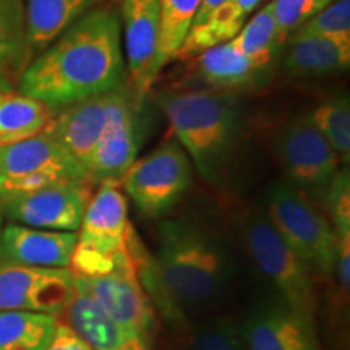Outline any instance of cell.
<instances>
[{
  "instance_id": "6da1fadb",
  "label": "cell",
  "mask_w": 350,
  "mask_h": 350,
  "mask_svg": "<svg viewBox=\"0 0 350 350\" xmlns=\"http://www.w3.org/2000/svg\"><path fill=\"white\" fill-rule=\"evenodd\" d=\"M120 18L93 8L64 31L20 75V93L59 112L70 104L106 94L125 83Z\"/></svg>"
},
{
  "instance_id": "9c48e42d",
  "label": "cell",
  "mask_w": 350,
  "mask_h": 350,
  "mask_svg": "<svg viewBox=\"0 0 350 350\" xmlns=\"http://www.w3.org/2000/svg\"><path fill=\"white\" fill-rule=\"evenodd\" d=\"M274 146L287 180L317 204L323 203L340 161L308 117H299L284 125Z\"/></svg>"
},
{
  "instance_id": "8992f818",
  "label": "cell",
  "mask_w": 350,
  "mask_h": 350,
  "mask_svg": "<svg viewBox=\"0 0 350 350\" xmlns=\"http://www.w3.org/2000/svg\"><path fill=\"white\" fill-rule=\"evenodd\" d=\"M240 237L247 255L273 286L278 299L301 317L314 319L317 279L271 224L265 209L253 208L243 213Z\"/></svg>"
},
{
  "instance_id": "e575fe53",
  "label": "cell",
  "mask_w": 350,
  "mask_h": 350,
  "mask_svg": "<svg viewBox=\"0 0 350 350\" xmlns=\"http://www.w3.org/2000/svg\"><path fill=\"white\" fill-rule=\"evenodd\" d=\"M3 204L2 201H0V240H2V230H3Z\"/></svg>"
},
{
  "instance_id": "1f68e13d",
  "label": "cell",
  "mask_w": 350,
  "mask_h": 350,
  "mask_svg": "<svg viewBox=\"0 0 350 350\" xmlns=\"http://www.w3.org/2000/svg\"><path fill=\"white\" fill-rule=\"evenodd\" d=\"M323 204L338 237L350 235V175L349 169H339L327 187Z\"/></svg>"
},
{
  "instance_id": "d6a6232c",
  "label": "cell",
  "mask_w": 350,
  "mask_h": 350,
  "mask_svg": "<svg viewBox=\"0 0 350 350\" xmlns=\"http://www.w3.org/2000/svg\"><path fill=\"white\" fill-rule=\"evenodd\" d=\"M44 350H93L67 323H57L54 336Z\"/></svg>"
},
{
  "instance_id": "7a4b0ae2",
  "label": "cell",
  "mask_w": 350,
  "mask_h": 350,
  "mask_svg": "<svg viewBox=\"0 0 350 350\" xmlns=\"http://www.w3.org/2000/svg\"><path fill=\"white\" fill-rule=\"evenodd\" d=\"M170 300L185 314L214 305L235 275L227 243L195 222L165 219L157 226L151 253Z\"/></svg>"
},
{
  "instance_id": "8fae6325",
  "label": "cell",
  "mask_w": 350,
  "mask_h": 350,
  "mask_svg": "<svg viewBox=\"0 0 350 350\" xmlns=\"http://www.w3.org/2000/svg\"><path fill=\"white\" fill-rule=\"evenodd\" d=\"M91 182L60 180L3 203V216L34 229L77 232L91 198Z\"/></svg>"
},
{
  "instance_id": "3957f363",
  "label": "cell",
  "mask_w": 350,
  "mask_h": 350,
  "mask_svg": "<svg viewBox=\"0 0 350 350\" xmlns=\"http://www.w3.org/2000/svg\"><path fill=\"white\" fill-rule=\"evenodd\" d=\"M175 139L200 175L221 182L239 137V104L234 93L211 90L170 91L159 96Z\"/></svg>"
},
{
  "instance_id": "5b68a950",
  "label": "cell",
  "mask_w": 350,
  "mask_h": 350,
  "mask_svg": "<svg viewBox=\"0 0 350 350\" xmlns=\"http://www.w3.org/2000/svg\"><path fill=\"white\" fill-rule=\"evenodd\" d=\"M266 214L314 279H334L338 235L326 213L288 180H278L266 193Z\"/></svg>"
},
{
  "instance_id": "e0dca14e",
  "label": "cell",
  "mask_w": 350,
  "mask_h": 350,
  "mask_svg": "<svg viewBox=\"0 0 350 350\" xmlns=\"http://www.w3.org/2000/svg\"><path fill=\"white\" fill-rule=\"evenodd\" d=\"M75 245L77 232L34 229L12 222L3 226L0 262L38 268H68Z\"/></svg>"
},
{
  "instance_id": "9a60e30c",
  "label": "cell",
  "mask_w": 350,
  "mask_h": 350,
  "mask_svg": "<svg viewBox=\"0 0 350 350\" xmlns=\"http://www.w3.org/2000/svg\"><path fill=\"white\" fill-rule=\"evenodd\" d=\"M240 331L248 350H321L314 319L301 317L279 299L256 305Z\"/></svg>"
},
{
  "instance_id": "5bb4252c",
  "label": "cell",
  "mask_w": 350,
  "mask_h": 350,
  "mask_svg": "<svg viewBox=\"0 0 350 350\" xmlns=\"http://www.w3.org/2000/svg\"><path fill=\"white\" fill-rule=\"evenodd\" d=\"M122 44L125 67L137 104L143 103L156 83L154 62L159 46V0H124Z\"/></svg>"
},
{
  "instance_id": "ffe728a7",
  "label": "cell",
  "mask_w": 350,
  "mask_h": 350,
  "mask_svg": "<svg viewBox=\"0 0 350 350\" xmlns=\"http://www.w3.org/2000/svg\"><path fill=\"white\" fill-rule=\"evenodd\" d=\"M266 0H226L183 39L175 60H190L209 47L230 41Z\"/></svg>"
},
{
  "instance_id": "30bf717a",
  "label": "cell",
  "mask_w": 350,
  "mask_h": 350,
  "mask_svg": "<svg viewBox=\"0 0 350 350\" xmlns=\"http://www.w3.org/2000/svg\"><path fill=\"white\" fill-rule=\"evenodd\" d=\"M75 294V274L68 268L0 262V312L60 314Z\"/></svg>"
},
{
  "instance_id": "d6986e66",
  "label": "cell",
  "mask_w": 350,
  "mask_h": 350,
  "mask_svg": "<svg viewBox=\"0 0 350 350\" xmlns=\"http://www.w3.org/2000/svg\"><path fill=\"white\" fill-rule=\"evenodd\" d=\"M190 60L193 62L191 80L200 83L203 90L206 88L211 91L234 93L235 90L253 85L262 72L252 60L239 54L229 41L209 47Z\"/></svg>"
},
{
  "instance_id": "d590c367",
  "label": "cell",
  "mask_w": 350,
  "mask_h": 350,
  "mask_svg": "<svg viewBox=\"0 0 350 350\" xmlns=\"http://www.w3.org/2000/svg\"><path fill=\"white\" fill-rule=\"evenodd\" d=\"M0 90H10V83L5 77L0 75Z\"/></svg>"
},
{
  "instance_id": "7402d4cb",
  "label": "cell",
  "mask_w": 350,
  "mask_h": 350,
  "mask_svg": "<svg viewBox=\"0 0 350 350\" xmlns=\"http://www.w3.org/2000/svg\"><path fill=\"white\" fill-rule=\"evenodd\" d=\"M282 68L288 75L321 77L344 72L350 64V42L325 38H288Z\"/></svg>"
},
{
  "instance_id": "83f0119b",
  "label": "cell",
  "mask_w": 350,
  "mask_h": 350,
  "mask_svg": "<svg viewBox=\"0 0 350 350\" xmlns=\"http://www.w3.org/2000/svg\"><path fill=\"white\" fill-rule=\"evenodd\" d=\"M308 120L338 154L340 164L350 159V104L347 98H334L319 104Z\"/></svg>"
},
{
  "instance_id": "4dcf8cb0",
  "label": "cell",
  "mask_w": 350,
  "mask_h": 350,
  "mask_svg": "<svg viewBox=\"0 0 350 350\" xmlns=\"http://www.w3.org/2000/svg\"><path fill=\"white\" fill-rule=\"evenodd\" d=\"M332 2L334 0H269L281 41L286 42L287 38L295 29H299L306 20L312 18Z\"/></svg>"
},
{
  "instance_id": "603a6c76",
  "label": "cell",
  "mask_w": 350,
  "mask_h": 350,
  "mask_svg": "<svg viewBox=\"0 0 350 350\" xmlns=\"http://www.w3.org/2000/svg\"><path fill=\"white\" fill-rule=\"evenodd\" d=\"M54 117L41 100L23 93L0 90V146L42 133Z\"/></svg>"
},
{
  "instance_id": "ac0fdd59",
  "label": "cell",
  "mask_w": 350,
  "mask_h": 350,
  "mask_svg": "<svg viewBox=\"0 0 350 350\" xmlns=\"http://www.w3.org/2000/svg\"><path fill=\"white\" fill-rule=\"evenodd\" d=\"M62 313L67 325L93 350H152V342L113 321L91 297L77 288Z\"/></svg>"
},
{
  "instance_id": "4316f807",
  "label": "cell",
  "mask_w": 350,
  "mask_h": 350,
  "mask_svg": "<svg viewBox=\"0 0 350 350\" xmlns=\"http://www.w3.org/2000/svg\"><path fill=\"white\" fill-rule=\"evenodd\" d=\"M229 42L239 54L252 60L256 67L261 70L268 67L278 47L282 44L269 2L258 8Z\"/></svg>"
},
{
  "instance_id": "836d02e7",
  "label": "cell",
  "mask_w": 350,
  "mask_h": 350,
  "mask_svg": "<svg viewBox=\"0 0 350 350\" xmlns=\"http://www.w3.org/2000/svg\"><path fill=\"white\" fill-rule=\"evenodd\" d=\"M222 2H226V0H201L198 12H196V16L193 20V25H200L201 21L206 20L208 16L211 15V13L216 10V8L221 5ZM193 25H191V26H193Z\"/></svg>"
},
{
  "instance_id": "f546056e",
  "label": "cell",
  "mask_w": 350,
  "mask_h": 350,
  "mask_svg": "<svg viewBox=\"0 0 350 350\" xmlns=\"http://www.w3.org/2000/svg\"><path fill=\"white\" fill-rule=\"evenodd\" d=\"M188 350H248L242 331L229 318H211L191 327Z\"/></svg>"
},
{
  "instance_id": "cb8c5ba5",
  "label": "cell",
  "mask_w": 350,
  "mask_h": 350,
  "mask_svg": "<svg viewBox=\"0 0 350 350\" xmlns=\"http://www.w3.org/2000/svg\"><path fill=\"white\" fill-rule=\"evenodd\" d=\"M26 36L25 0H0V75L21 72L31 62Z\"/></svg>"
},
{
  "instance_id": "484cf974",
  "label": "cell",
  "mask_w": 350,
  "mask_h": 350,
  "mask_svg": "<svg viewBox=\"0 0 350 350\" xmlns=\"http://www.w3.org/2000/svg\"><path fill=\"white\" fill-rule=\"evenodd\" d=\"M201 0H159V46L154 62L156 80L175 60L183 39L190 31Z\"/></svg>"
},
{
  "instance_id": "f1b7e54d",
  "label": "cell",
  "mask_w": 350,
  "mask_h": 350,
  "mask_svg": "<svg viewBox=\"0 0 350 350\" xmlns=\"http://www.w3.org/2000/svg\"><path fill=\"white\" fill-rule=\"evenodd\" d=\"M288 38H325L350 42V0H334Z\"/></svg>"
},
{
  "instance_id": "277c9868",
  "label": "cell",
  "mask_w": 350,
  "mask_h": 350,
  "mask_svg": "<svg viewBox=\"0 0 350 350\" xmlns=\"http://www.w3.org/2000/svg\"><path fill=\"white\" fill-rule=\"evenodd\" d=\"M91 195L68 269L80 278L116 271H135L129 239L135 229L129 219V200L120 180H104Z\"/></svg>"
},
{
  "instance_id": "7c38bea8",
  "label": "cell",
  "mask_w": 350,
  "mask_h": 350,
  "mask_svg": "<svg viewBox=\"0 0 350 350\" xmlns=\"http://www.w3.org/2000/svg\"><path fill=\"white\" fill-rule=\"evenodd\" d=\"M137 107L133 91L131 88L129 90L125 83L109 93L106 122L88 169L93 183L120 180L137 159L139 142Z\"/></svg>"
},
{
  "instance_id": "d4e9b609",
  "label": "cell",
  "mask_w": 350,
  "mask_h": 350,
  "mask_svg": "<svg viewBox=\"0 0 350 350\" xmlns=\"http://www.w3.org/2000/svg\"><path fill=\"white\" fill-rule=\"evenodd\" d=\"M59 319L36 312H0V350H44Z\"/></svg>"
},
{
  "instance_id": "52a82bcc",
  "label": "cell",
  "mask_w": 350,
  "mask_h": 350,
  "mask_svg": "<svg viewBox=\"0 0 350 350\" xmlns=\"http://www.w3.org/2000/svg\"><path fill=\"white\" fill-rule=\"evenodd\" d=\"M193 180V164L177 139H167L150 154L137 157L122 175L120 185L144 217L167 214Z\"/></svg>"
},
{
  "instance_id": "4fadbf2b",
  "label": "cell",
  "mask_w": 350,
  "mask_h": 350,
  "mask_svg": "<svg viewBox=\"0 0 350 350\" xmlns=\"http://www.w3.org/2000/svg\"><path fill=\"white\" fill-rule=\"evenodd\" d=\"M75 288L91 297L113 321L152 342L157 313L138 281L137 271H116L94 278L75 275Z\"/></svg>"
},
{
  "instance_id": "8d00e7d4",
  "label": "cell",
  "mask_w": 350,
  "mask_h": 350,
  "mask_svg": "<svg viewBox=\"0 0 350 350\" xmlns=\"http://www.w3.org/2000/svg\"><path fill=\"white\" fill-rule=\"evenodd\" d=\"M112 2H117V3H122V2H124V0H112Z\"/></svg>"
},
{
  "instance_id": "ba28073f",
  "label": "cell",
  "mask_w": 350,
  "mask_h": 350,
  "mask_svg": "<svg viewBox=\"0 0 350 350\" xmlns=\"http://www.w3.org/2000/svg\"><path fill=\"white\" fill-rule=\"evenodd\" d=\"M60 180L91 182L86 170L46 131L0 146L2 204Z\"/></svg>"
},
{
  "instance_id": "44dd1931",
  "label": "cell",
  "mask_w": 350,
  "mask_h": 350,
  "mask_svg": "<svg viewBox=\"0 0 350 350\" xmlns=\"http://www.w3.org/2000/svg\"><path fill=\"white\" fill-rule=\"evenodd\" d=\"M100 0H25L26 36L33 52H42Z\"/></svg>"
},
{
  "instance_id": "2e32d148",
  "label": "cell",
  "mask_w": 350,
  "mask_h": 350,
  "mask_svg": "<svg viewBox=\"0 0 350 350\" xmlns=\"http://www.w3.org/2000/svg\"><path fill=\"white\" fill-rule=\"evenodd\" d=\"M109 93L60 109L44 130L86 170V174L106 122Z\"/></svg>"
}]
</instances>
